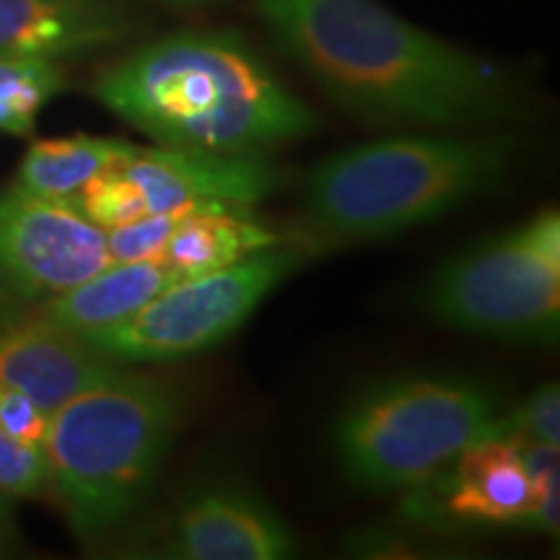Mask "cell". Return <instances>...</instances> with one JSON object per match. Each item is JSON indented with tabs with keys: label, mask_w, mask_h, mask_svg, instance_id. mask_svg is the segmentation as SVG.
I'll return each instance as SVG.
<instances>
[{
	"label": "cell",
	"mask_w": 560,
	"mask_h": 560,
	"mask_svg": "<svg viewBox=\"0 0 560 560\" xmlns=\"http://www.w3.org/2000/svg\"><path fill=\"white\" fill-rule=\"evenodd\" d=\"M255 11L280 50L371 125L452 128L503 109L493 68L376 0H257Z\"/></svg>",
	"instance_id": "cell-1"
},
{
	"label": "cell",
	"mask_w": 560,
	"mask_h": 560,
	"mask_svg": "<svg viewBox=\"0 0 560 560\" xmlns=\"http://www.w3.org/2000/svg\"><path fill=\"white\" fill-rule=\"evenodd\" d=\"M66 89L55 60L0 55V132L32 136L39 112Z\"/></svg>",
	"instance_id": "cell-17"
},
{
	"label": "cell",
	"mask_w": 560,
	"mask_h": 560,
	"mask_svg": "<svg viewBox=\"0 0 560 560\" xmlns=\"http://www.w3.org/2000/svg\"><path fill=\"white\" fill-rule=\"evenodd\" d=\"M172 5H202V3H213V0H166Z\"/></svg>",
	"instance_id": "cell-23"
},
{
	"label": "cell",
	"mask_w": 560,
	"mask_h": 560,
	"mask_svg": "<svg viewBox=\"0 0 560 560\" xmlns=\"http://www.w3.org/2000/svg\"><path fill=\"white\" fill-rule=\"evenodd\" d=\"M177 416L170 384L128 366L50 412L42 450L75 535L102 540L130 522L164 465Z\"/></svg>",
	"instance_id": "cell-4"
},
{
	"label": "cell",
	"mask_w": 560,
	"mask_h": 560,
	"mask_svg": "<svg viewBox=\"0 0 560 560\" xmlns=\"http://www.w3.org/2000/svg\"><path fill=\"white\" fill-rule=\"evenodd\" d=\"M529 439L542 444H560V389L558 384H545L516 405L511 412L499 416V439Z\"/></svg>",
	"instance_id": "cell-20"
},
{
	"label": "cell",
	"mask_w": 560,
	"mask_h": 560,
	"mask_svg": "<svg viewBox=\"0 0 560 560\" xmlns=\"http://www.w3.org/2000/svg\"><path fill=\"white\" fill-rule=\"evenodd\" d=\"M91 91L166 149L265 156L317 125L314 112L231 32L153 39L102 70Z\"/></svg>",
	"instance_id": "cell-2"
},
{
	"label": "cell",
	"mask_w": 560,
	"mask_h": 560,
	"mask_svg": "<svg viewBox=\"0 0 560 560\" xmlns=\"http://www.w3.org/2000/svg\"><path fill=\"white\" fill-rule=\"evenodd\" d=\"M73 200L83 210V215L104 231L145 215L143 198H140L136 182L122 172L120 164L109 166L94 179H89Z\"/></svg>",
	"instance_id": "cell-18"
},
{
	"label": "cell",
	"mask_w": 560,
	"mask_h": 560,
	"mask_svg": "<svg viewBox=\"0 0 560 560\" xmlns=\"http://www.w3.org/2000/svg\"><path fill=\"white\" fill-rule=\"evenodd\" d=\"M47 482H50V465L42 444H26L0 431V493L30 499L42 493Z\"/></svg>",
	"instance_id": "cell-21"
},
{
	"label": "cell",
	"mask_w": 560,
	"mask_h": 560,
	"mask_svg": "<svg viewBox=\"0 0 560 560\" xmlns=\"http://www.w3.org/2000/svg\"><path fill=\"white\" fill-rule=\"evenodd\" d=\"M301 260V249L276 244L229 268L179 278L130 319L81 338L120 363L190 359L240 330Z\"/></svg>",
	"instance_id": "cell-7"
},
{
	"label": "cell",
	"mask_w": 560,
	"mask_h": 560,
	"mask_svg": "<svg viewBox=\"0 0 560 560\" xmlns=\"http://www.w3.org/2000/svg\"><path fill=\"white\" fill-rule=\"evenodd\" d=\"M107 265V234L75 200L0 190V299L42 304Z\"/></svg>",
	"instance_id": "cell-8"
},
{
	"label": "cell",
	"mask_w": 560,
	"mask_h": 560,
	"mask_svg": "<svg viewBox=\"0 0 560 560\" xmlns=\"http://www.w3.org/2000/svg\"><path fill=\"white\" fill-rule=\"evenodd\" d=\"M47 420H50V412L42 410L32 397L0 384V431L26 444H42Z\"/></svg>",
	"instance_id": "cell-22"
},
{
	"label": "cell",
	"mask_w": 560,
	"mask_h": 560,
	"mask_svg": "<svg viewBox=\"0 0 560 560\" xmlns=\"http://www.w3.org/2000/svg\"><path fill=\"white\" fill-rule=\"evenodd\" d=\"M120 166L136 182L145 213L249 210L278 185V172L260 156L136 145Z\"/></svg>",
	"instance_id": "cell-11"
},
{
	"label": "cell",
	"mask_w": 560,
	"mask_h": 560,
	"mask_svg": "<svg viewBox=\"0 0 560 560\" xmlns=\"http://www.w3.org/2000/svg\"><path fill=\"white\" fill-rule=\"evenodd\" d=\"M128 21L109 0H0V55L58 60L115 45Z\"/></svg>",
	"instance_id": "cell-13"
},
{
	"label": "cell",
	"mask_w": 560,
	"mask_h": 560,
	"mask_svg": "<svg viewBox=\"0 0 560 560\" xmlns=\"http://www.w3.org/2000/svg\"><path fill=\"white\" fill-rule=\"evenodd\" d=\"M174 280V272L159 257L112 262L73 289L42 301L32 314L62 330L86 335L130 319Z\"/></svg>",
	"instance_id": "cell-14"
},
{
	"label": "cell",
	"mask_w": 560,
	"mask_h": 560,
	"mask_svg": "<svg viewBox=\"0 0 560 560\" xmlns=\"http://www.w3.org/2000/svg\"><path fill=\"white\" fill-rule=\"evenodd\" d=\"M122 366L128 363L37 314L0 312V384L24 392L42 410H58Z\"/></svg>",
	"instance_id": "cell-12"
},
{
	"label": "cell",
	"mask_w": 560,
	"mask_h": 560,
	"mask_svg": "<svg viewBox=\"0 0 560 560\" xmlns=\"http://www.w3.org/2000/svg\"><path fill=\"white\" fill-rule=\"evenodd\" d=\"M195 210H172V213H145L140 219L107 229V252L112 262H136L159 257L172 231Z\"/></svg>",
	"instance_id": "cell-19"
},
{
	"label": "cell",
	"mask_w": 560,
	"mask_h": 560,
	"mask_svg": "<svg viewBox=\"0 0 560 560\" xmlns=\"http://www.w3.org/2000/svg\"><path fill=\"white\" fill-rule=\"evenodd\" d=\"M493 389L457 376H400L363 389L335 425L342 472L366 490H410L475 441L499 436Z\"/></svg>",
	"instance_id": "cell-5"
},
{
	"label": "cell",
	"mask_w": 560,
	"mask_h": 560,
	"mask_svg": "<svg viewBox=\"0 0 560 560\" xmlns=\"http://www.w3.org/2000/svg\"><path fill=\"white\" fill-rule=\"evenodd\" d=\"M244 213L247 210H195L172 231L159 260L179 280L229 268L280 244L276 231Z\"/></svg>",
	"instance_id": "cell-15"
},
{
	"label": "cell",
	"mask_w": 560,
	"mask_h": 560,
	"mask_svg": "<svg viewBox=\"0 0 560 560\" xmlns=\"http://www.w3.org/2000/svg\"><path fill=\"white\" fill-rule=\"evenodd\" d=\"M156 556L177 560H278L296 540L276 509L240 482H210L187 495L159 532Z\"/></svg>",
	"instance_id": "cell-10"
},
{
	"label": "cell",
	"mask_w": 560,
	"mask_h": 560,
	"mask_svg": "<svg viewBox=\"0 0 560 560\" xmlns=\"http://www.w3.org/2000/svg\"><path fill=\"white\" fill-rule=\"evenodd\" d=\"M511 159L503 138L418 132L371 140L314 166L306 215L325 240H384L490 192Z\"/></svg>",
	"instance_id": "cell-3"
},
{
	"label": "cell",
	"mask_w": 560,
	"mask_h": 560,
	"mask_svg": "<svg viewBox=\"0 0 560 560\" xmlns=\"http://www.w3.org/2000/svg\"><path fill=\"white\" fill-rule=\"evenodd\" d=\"M420 306L439 325L552 346L560 330V219L548 208L436 270Z\"/></svg>",
	"instance_id": "cell-6"
},
{
	"label": "cell",
	"mask_w": 560,
	"mask_h": 560,
	"mask_svg": "<svg viewBox=\"0 0 560 560\" xmlns=\"http://www.w3.org/2000/svg\"><path fill=\"white\" fill-rule=\"evenodd\" d=\"M532 480L506 439L488 436L457 454L444 470L410 488L405 514L433 529H522Z\"/></svg>",
	"instance_id": "cell-9"
},
{
	"label": "cell",
	"mask_w": 560,
	"mask_h": 560,
	"mask_svg": "<svg viewBox=\"0 0 560 560\" xmlns=\"http://www.w3.org/2000/svg\"><path fill=\"white\" fill-rule=\"evenodd\" d=\"M136 151V143L120 138L68 136L32 143L19 164L13 185L42 198L73 200L89 179L120 164Z\"/></svg>",
	"instance_id": "cell-16"
}]
</instances>
